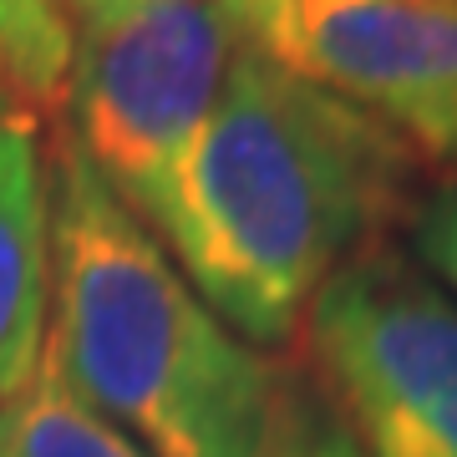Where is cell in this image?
Masks as SVG:
<instances>
[{"mask_svg":"<svg viewBox=\"0 0 457 457\" xmlns=\"http://www.w3.org/2000/svg\"><path fill=\"white\" fill-rule=\"evenodd\" d=\"M417 153L376 117L239 46L153 234L249 345H285L330 279L417 204Z\"/></svg>","mask_w":457,"mask_h":457,"instance_id":"1","label":"cell"},{"mask_svg":"<svg viewBox=\"0 0 457 457\" xmlns=\"http://www.w3.org/2000/svg\"><path fill=\"white\" fill-rule=\"evenodd\" d=\"M51 330L62 386L147 457H260L285 371L213 315L163 239L92 173L51 153Z\"/></svg>","mask_w":457,"mask_h":457,"instance_id":"2","label":"cell"},{"mask_svg":"<svg viewBox=\"0 0 457 457\" xmlns=\"http://www.w3.org/2000/svg\"><path fill=\"white\" fill-rule=\"evenodd\" d=\"M311 381L361 457H457V300L376 245L305 315Z\"/></svg>","mask_w":457,"mask_h":457,"instance_id":"3","label":"cell"},{"mask_svg":"<svg viewBox=\"0 0 457 457\" xmlns=\"http://www.w3.org/2000/svg\"><path fill=\"white\" fill-rule=\"evenodd\" d=\"M239 46L219 0H147L71 36L66 143L147 228Z\"/></svg>","mask_w":457,"mask_h":457,"instance_id":"4","label":"cell"},{"mask_svg":"<svg viewBox=\"0 0 457 457\" xmlns=\"http://www.w3.org/2000/svg\"><path fill=\"white\" fill-rule=\"evenodd\" d=\"M270 56L457 173V0H290Z\"/></svg>","mask_w":457,"mask_h":457,"instance_id":"5","label":"cell"},{"mask_svg":"<svg viewBox=\"0 0 457 457\" xmlns=\"http://www.w3.org/2000/svg\"><path fill=\"white\" fill-rule=\"evenodd\" d=\"M51 305V163L26 102H0V402L41 366Z\"/></svg>","mask_w":457,"mask_h":457,"instance_id":"6","label":"cell"},{"mask_svg":"<svg viewBox=\"0 0 457 457\" xmlns=\"http://www.w3.org/2000/svg\"><path fill=\"white\" fill-rule=\"evenodd\" d=\"M0 457H147L112 422L62 386L41 356L36 376L0 402Z\"/></svg>","mask_w":457,"mask_h":457,"instance_id":"7","label":"cell"},{"mask_svg":"<svg viewBox=\"0 0 457 457\" xmlns=\"http://www.w3.org/2000/svg\"><path fill=\"white\" fill-rule=\"evenodd\" d=\"M71 21L62 0H0V82L16 102H51L66 92Z\"/></svg>","mask_w":457,"mask_h":457,"instance_id":"8","label":"cell"},{"mask_svg":"<svg viewBox=\"0 0 457 457\" xmlns=\"http://www.w3.org/2000/svg\"><path fill=\"white\" fill-rule=\"evenodd\" d=\"M260 457H361L341 417L330 411L311 371H285V392H279L275 422L264 437Z\"/></svg>","mask_w":457,"mask_h":457,"instance_id":"9","label":"cell"},{"mask_svg":"<svg viewBox=\"0 0 457 457\" xmlns=\"http://www.w3.org/2000/svg\"><path fill=\"white\" fill-rule=\"evenodd\" d=\"M407 254L457 300V173L422 188L407 213Z\"/></svg>","mask_w":457,"mask_h":457,"instance_id":"10","label":"cell"},{"mask_svg":"<svg viewBox=\"0 0 457 457\" xmlns=\"http://www.w3.org/2000/svg\"><path fill=\"white\" fill-rule=\"evenodd\" d=\"M219 5H224V16L234 21L239 41H245V46H260V51H270L279 21L290 11V0H219Z\"/></svg>","mask_w":457,"mask_h":457,"instance_id":"11","label":"cell"},{"mask_svg":"<svg viewBox=\"0 0 457 457\" xmlns=\"http://www.w3.org/2000/svg\"><path fill=\"white\" fill-rule=\"evenodd\" d=\"M137 5H147V0H62L66 21H71V36L92 31V26H107V21L128 16V11H137Z\"/></svg>","mask_w":457,"mask_h":457,"instance_id":"12","label":"cell"},{"mask_svg":"<svg viewBox=\"0 0 457 457\" xmlns=\"http://www.w3.org/2000/svg\"><path fill=\"white\" fill-rule=\"evenodd\" d=\"M0 102H16V97H11V92H5V82H0Z\"/></svg>","mask_w":457,"mask_h":457,"instance_id":"13","label":"cell"}]
</instances>
